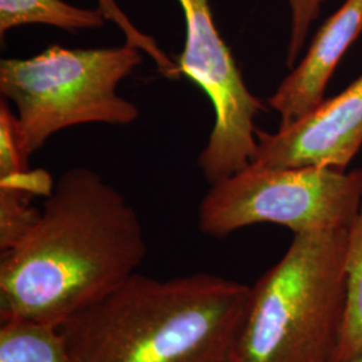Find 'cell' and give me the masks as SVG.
<instances>
[{
  "label": "cell",
  "instance_id": "1",
  "mask_svg": "<svg viewBox=\"0 0 362 362\" xmlns=\"http://www.w3.org/2000/svg\"><path fill=\"white\" fill-rule=\"evenodd\" d=\"M146 252L128 199L93 169H67L34 227L1 254L0 321L61 326L134 275Z\"/></svg>",
  "mask_w": 362,
  "mask_h": 362
},
{
  "label": "cell",
  "instance_id": "2",
  "mask_svg": "<svg viewBox=\"0 0 362 362\" xmlns=\"http://www.w3.org/2000/svg\"><path fill=\"white\" fill-rule=\"evenodd\" d=\"M250 296L209 272H136L61 329L71 362H233Z\"/></svg>",
  "mask_w": 362,
  "mask_h": 362
},
{
  "label": "cell",
  "instance_id": "3",
  "mask_svg": "<svg viewBox=\"0 0 362 362\" xmlns=\"http://www.w3.org/2000/svg\"><path fill=\"white\" fill-rule=\"evenodd\" d=\"M349 228L294 233L251 287L233 362H333L345 306Z\"/></svg>",
  "mask_w": 362,
  "mask_h": 362
},
{
  "label": "cell",
  "instance_id": "4",
  "mask_svg": "<svg viewBox=\"0 0 362 362\" xmlns=\"http://www.w3.org/2000/svg\"><path fill=\"white\" fill-rule=\"evenodd\" d=\"M144 52L128 43L67 49L52 45L31 58L0 61V93L18 113L16 136L28 160L61 130L106 124L125 127L140 117L118 85L143 64Z\"/></svg>",
  "mask_w": 362,
  "mask_h": 362
},
{
  "label": "cell",
  "instance_id": "5",
  "mask_svg": "<svg viewBox=\"0 0 362 362\" xmlns=\"http://www.w3.org/2000/svg\"><path fill=\"white\" fill-rule=\"evenodd\" d=\"M362 203V170L272 168L251 163L211 184L200 202L197 224L212 238L259 223L294 233L350 228Z\"/></svg>",
  "mask_w": 362,
  "mask_h": 362
},
{
  "label": "cell",
  "instance_id": "6",
  "mask_svg": "<svg viewBox=\"0 0 362 362\" xmlns=\"http://www.w3.org/2000/svg\"><path fill=\"white\" fill-rule=\"evenodd\" d=\"M185 22L180 76L199 86L214 106L215 122L197 164L209 184L248 167L257 151L255 118L266 110L248 90L233 52L215 23L211 0H177Z\"/></svg>",
  "mask_w": 362,
  "mask_h": 362
},
{
  "label": "cell",
  "instance_id": "7",
  "mask_svg": "<svg viewBox=\"0 0 362 362\" xmlns=\"http://www.w3.org/2000/svg\"><path fill=\"white\" fill-rule=\"evenodd\" d=\"M252 163L272 168L320 167L345 172L362 146V76L310 115L267 133L257 129Z\"/></svg>",
  "mask_w": 362,
  "mask_h": 362
},
{
  "label": "cell",
  "instance_id": "8",
  "mask_svg": "<svg viewBox=\"0 0 362 362\" xmlns=\"http://www.w3.org/2000/svg\"><path fill=\"white\" fill-rule=\"evenodd\" d=\"M361 33L362 0H346L320 27L305 58L269 98V105L281 116V127L310 115L324 103L327 82Z\"/></svg>",
  "mask_w": 362,
  "mask_h": 362
},
{
  "label": "cell",
  "instance_id": "9",
  "mask_svg": "<svg viewBox=\"0 0 362 362\" xmlns=\"http://www.w3.org/2000/svg\"><path fill=\"white\" fill-rule=\"evenodd\" d=\"M107 19L100 7L81 8L65 0H0V35L26 25H46L66 31L98 30Z\"/></svg>",
  "mask_w": 362,
  "mask_h": 362
},
{
  "label": "cell",
  "instance_id": "10",
  "mask_svg": "<svg viewBox=\"0 0 362 362\" xmlns=\"http://www.w3.org/2000/svg\"><path fill=\"white\" fill-rule=\"evenodd\" d=\"M0 322V362H71L61 326L27 318Z\"/></svg>",
  "mask_w": 362,
  "mask_h": 362
},
{
  "label": "cell",
  "instance_id": "11",
  "mask_svg": "<svg viewBox=\"0 0 362 362\" xmlns=\"http://www.w3.org/2000/svg\"><path fill=\"white\" fill-rule=\"evenodd\" d=\"M362 354V203L350 226L345 259V306L333 362H346Z\"/></svg>",
  "mask_w": 362,
  "mask_h": 362
},
{
  "label": "cell",
  "instance_id": "12",
  "mask_svg": "<svg viewBox=\"0 0 362 362\" xmlns=\"http://www.w3.org/2000/svg\"><path fill=\"white\" fill-rule=\"evenodd\" d=\"M34 194L0 188V251L16 246L37 223L40 209L31 206Z\"/></svg>",
  "mask_w": 362,
  "mask_h": 362
},
{
  "label": "cell",
  "instance_id": "13",
  "mask_svg": "<svg viewBox=\"0 0 362 362\" xmlns=\"http://www.w3.org/2000/svg\"><path fill=\"white\" fill-rule=\"evenodd\" d=\"M98 7L104 13L107 22H113L125 37V43L140 49L155 62L158 71L170 79H179L181 77L179 67L175 59H172L164 52L156 39L139 30L130 21L128 15L121 10L116 0H97Z\"/></svg>",
  "mask_w": 362,
  "mask_h": 362
},
{
  "label": "cell",
  "instance_id": "14",
  "mask_svg": "<svg viewBox=\"0 0 362 362\" xmlns=\"http://www.w3.org/2000/svg\"><path fill=\"white\" fill-rule=\"evenodd\" d=\"M326 0H288L291 8V35L287 49V66L291 69L297 64L308 33L313 22L320 16Z\"/></svg>",
  "mask_w": 362,
  "mask_h": 362
},
{
  "label": "cell",
  "instance_id": "15",
  "mask_svg": "<svg viewBox=\"0 0 362 362\" xmlns=\"http://www.w3.org/2000/svg\"><path fill=\"white\" fill-rule=\"evenodd\" d=\"M346 362H362V354H360L358 357H356V358H353V360H350V361Z\"/></svg>",
  "mask_w": 362,
  "mask_h": 362
}]
</instances>
